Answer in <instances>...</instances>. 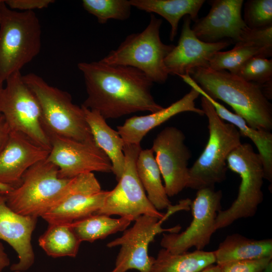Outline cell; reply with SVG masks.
Listing matches in <instances>:
<instances>
[{
  "instance_id": "6da1fadb",
  "label": "cell",
  "mask_w": 272,
  "mask_h": 272,
  "mask_svg": "<svg viewBox=\"0 0 272 272\" xmlns=\"http://www.w3.org/2000/svg\"><path fill=\"white\" fill-rule=\"evenodd\" d=\"M78 67L83 75L87 93L82 106L99 112L105 119L163 108L151 94L153 83L135 68L101 60L80 62Z\"/></svg>"
},
{
  "instance_id": "7a4b0ae2",
  "label": "cell",
  "mask_w": 272,
  "mask_h": 272,
  "mask_svg": "<svg viewBox=\"0 0 272 272\" xmlns=\"http://www.w3.org/2000/svg\"><path fill=\"white\" fill-rule=\"evenodd\" d=\"M189 75L210 97L230 106L250 127L266 131L272 129V106L257 85L209 67L196 68Z\"/></svg>"
},
{
  "instance_id": "3957f363",
  "label": "cell",
  "mask_w": 272,
  "mask_h": 272,
  "mask_svg": "<svg viewBox=\"0 0 272 272\" xmlns=\"http://www.w3.org/2000/svg\"><path fill=\"white\" fill-rule=\"evenodd\" d=\"M201 106L208 120L209 139L203 151L189 168L186 187L197 190L215 188L217 183L226 179L227 157L241 144V135L238 129L222 119L203 96Z\"/></svg>"
},
{
  "instance_id": "277c9868",
  "label": "cell",
  "mask_w": 272,
  "mask_h": 272,
  "mask_svg": "<svg viewBox=\"0 0 272 272\" xmlns=\"http://www.w3.org/2000/svg\"><path fill=\"white\" fill-rule=\"evenodd\" d=\"M41 29L34 11L9 8L0 0V83L31 61L41 49Z\"/></svg>"
},
{
  "instance_id": "5b68a950",
  "label": "cell",
  "mask_w": 272,
  "mask_h": 272,
  "mask_svg": "<svg viewBox=\"0 0 272 272\" xmlns=\"http://www.w3.org/2000/svg\"><path fill=\"white\" fill-rule=\"evenodd\" d=\"M73 178L59 177L55 165L46 159L42 160L29 168L20 184L5 194L7 205L18 214L41 217L68 194Z\"/></svg>"
},
{
  "instance_id": "8992f818",
  "label": "cell",
  "mask_w": 272,
  "mask_h": 272,
  "mask_svg": "<svg viewBox=\"0 0 272 272\" xmlns=\"http://www.w3.org/2000/svg\"><path fill=\"white\" fill-rule=\"evenodd\" d=\"M40 105L47 132L82 142H95L82 106L74 104L67 92L49 85L34 73L23 75Z\"/></svg>"
},
{
  "instance_id": "52a82bcc",
  "label": "cell",
  "mask_w": 272,
  "mask_h": 272,
  "mask_svg": "<svg viewBox=\"0 0 272 272\" xmlns=\"http://www.w3.org/2000/svg\"><path fill=\"white\" fill-rule=\"evenodd\" d=\"M162 19L152 14L148 25L142 32L128 35L116 49L100 60L109 64L133 67L144 73L153 83H165L169 74L164 60L175 45L162 42Z\"/></svg>"
},
{
  "instance_id": "ba28073f",
  "label": "cell",
  "mask_w": 272,
  "mask_h": 272,
  "mask_svg": "<svg viewBox=\"0 0 272 272\" xmlns=\"http://www.w3.org/2000/svg\"><path fill=\"white\" fill-rule=\"evenodd\" d=\"M227 165L239 175L241 182L237 198L231 206L218 212L215 222L217 230L229 226L237 220L254 216L263 199L261 189L264 179L263 164L251 144L241 143L233 150L227 157Z\"/></svg>"
},
{
  "instance_id": "9c48e42d",
  "label": "cell",
  "mask_w": 272,
  "mask_h": 272,
  "mask_svg": "<svg viewBox=\"0 0 272 272\" xmlns=\"http://www.w3.org/2000/svg\"><path fill=\"white\" fill-rule=\"evenodd\" d=\"M0 91V112L11 131L21 132L40 146L50 150L44 128L41 110L34 93L23 79L21 72L11 75Z\"/></svg>"
},
{
  "instance_id": "30bf717a",
  "label": "cell",
  "mask_w": 272,
  "mask_h": 272,
  "mask_svg": "<svg viewBox=\"0 0 272 272\" xmlns=\"http://www.w3.org/2000/svg\"><path fill=\"white\" fill-rule=\"evenodd\" d=\"M141 150V145L124 144L123 172L117 180V184L109 191L103 205L96 214L118 215L131 222L142 215L159 219L164 217L165 214L158 211L149 200L138 176L136 162Z\"/></svg>"
},
{
  "instance_id": "8fae6325",
  "label": "cell",
  "mask_w": 272,
  "mask_h": 272,
  "mask_svg": "<svg viewBox=\"0 0 272 272\" xmlns=\"http://www.w3.org/2000/svg\"><path fill=\"white\" fill-rule=\"evenodd\" d=\"M173 212L167 210L161 219L142 215L134 221L133 226L123 231L119 237L109 242L107 246H120L114 268L109 272H127L130 269L140 272H151L155 257L148 254L150 244L155 236L161 233H178L181 227L177 225L170 228L162 227V224Z\"/></svg>"
},
{
  "instance_id": "7c38bea8",
  "label": "cell",
  "mask_w": 272,
  "mask_h": 272,
  "mask_svg": "<svg viewBox=\"0 0 272 272\" xmlns=\"http://www.w3.org/2000/svg\"><path fill=\"white\" fill-rule=\"evenodd\" d=\"M222 197L221 190L210 188L198 190L190 205L192 220L189 226L180 233H163L161 247L173 253H184L193 247L203 250L217 231L215 222L221 210Z\"/></svg>"
},
{
  "instance_id": "4fadbf2b",
  "label": "cell",
  "mask_w": 272,
  "mask_h": 272,
  "mask_svg": "<svg viewBox=\"0 0 272 272\" xmlns=\"http://www.w3.org/2000/svg\"><path fill=\"white\" fill-rule=\"evenodd\" d=\"M46 132L50 144L46 160L58 168L59 177L72 179L95 171H112L109 158L95 142H82Z\"/></svg>"
},
{
  "instance_id": "5bb4252c",
  "label": "cell",
  "mask_w": 272,
  "mask_h": 272,
  "mask_svg": "<svg viewBox=\"0 0 272 272\" xmlns=\"http://www.w3.org/2000/svg\"><path fill=\"white\" fill-rule=\"evenodd\" d=\"M183 132L174 126L164 128L153 141L152 150L164 181L168 197L186 188L188 181V162L191 153L184 143Z\"/></svg>"
},
{
  "instance_id": "9a60e30c",
  "label": "cell",
  "mask_w": 272,
  "mask_h": 272,
  "mask_svg": "<svg viewBox=\"0 0 272 272\" xmlns=\"http://www.w3.org/2000/svg\"><path fill=\"white\" fill-rule=\"evenodd\" d=\"M108 193L101 189L93 173L82 174L73 178L71 189L63 199L41 218L48 224L72 223L96 214Z\"/></svg>"
},
{
  "instance_id": "2e32d148",
  "label": "cell",
  "mask_w": 272,
  "mask_h": 272,
  "mask_svg": "<svg viewBox=\"0 0 272 272\" xmlns=\"http://www.w3.org/2000/svg\"><path fill=\"white\" fill-rule=\"evenodd\" d=\"M211 8L207 15L198 19L191 29L196 36L207 43H215L227 38L235 43L248 28L241 16L243 0L209 1Z\"/></svg>"
},
{
  "instance_id": "e0dca14e",
  "label": "cell",
  "mask_w": 272,
  "mask_h": 272,
  "mask_svg": "<svg viewBox=\"0 0 272 272\" xmlns=\"http://www.w3.org/2000/svg\"><path fill=\"white\" fill-rule=\"evenodd\" d=\"M191 22L189 16L184 17L178 44L165 59V65L169 75L179 76L189 75L196 68L209 67L211 57L231 44L230 40L215 43L200 40L192 31Z\"/></svg>"
},
{
  "instance_id": "ac0fdd59",
  "label": "cell",
  "mask_w": 272,
  "mask_h": 272,
  "mask_svg": "<svg viewBox=\"0 0 272 272\" xmlns=\"http://www.w3.org/2000/svg\"><path fill=\"white\" fill-rule=\"evenodd\" d=\"M49 152L23 133L11 131L0 151V183L14 188L17 186L24 173L36 163L46 159Z\"/></svg>"
},
{
  "instance_id": "d6986e66",
  "label": "cell",
  "mask_w": 272,
  "mask_h": 272,
  "mask_svg": "<svg viewBox=\"0 0 272 272\" xmlns=\"http://www.w3.org/2000/svg\"><path fill=\"white\" fill-rule=\"evenodd\" d=\"M37 221L36 217L13 211L7 205L5 193L0 194V239L12 247L19 258L18 262L11 266L13 271H26L34 263L31 238Z\"/></svg>"
},
{
  "instance_id": "ffe728a7",
  "label": "cell",
  "mask_w": 272,
  "mask_h": 272,
  "mask_svg": "<svg viewBox=\"0 0 272 272\" xmlns=\"http://www.w3.org/2000/svg\"><path fill=\"white\" fill-rule=\"evenodd\" d=\"M200 94L193 88L182 98L167 107L144 116L128 118L117 127V131L124 144L140 145L143 138L152 129L184 112H192L203 115L201 109L196 107L195 101Z\"/></svg>"
},
{
  "instance_id": "44dd1931",
  "label": "cell",
  "mask_w": 272,
  "mask_h": 272,
  "mask_svg": "<svg viewBox=\"0 0 272 272\" xmlns=\"http://www.w3.org/2000/svg\"><path fill=\"white\" fill-rule=\"evenodd\" d=\"M183 81L206 98L213 105L218 115L223 120L234 125L241 135L249 138L255 145L261 157L264 167V179L272 181V134L270 131L260 130L248 126L245 120L239 115L228 110L205 92L189 76L184 77Z\"/></svg>"
},
{
  "instance_id": "7402d4cb",
  "label": "cell",
  "mask_w": 272,
  "mask_h": 272,
  "mask_svg": "<svg viewBox=\"0 0 272 272\" xmlns=\"http://www.w3.org/2000/svg\"><path fill=\"white\" fill-rule=\"evenodd\" d=\"M85 119L96 145L107 156L112 165V172L116 180L124 167V143L118 131L111 128L101 114L83 107Z\"/></svg>"
},
{
  "instance_id": "603a6c76",
  "label": "cell",
  "mask_w": 272,
  "mask_h": 272,
  "mask_svg": "<svg viewBox=\"0 0 272 272\" xmlns=\"http://www.w3.org/2000/svg\"><path fill=\"white\" fill-rule=\"evenodd\" d=\"M217 264L272 257V240H255L238 233L227 236L214 251Z\"/></svg>"
},
{
  "instance_id": "cb8c5ba5",
  "label": "cell",
  "mask_w": 272,
  "mask_h": 272,
  "mask_svg": "<svg viewBox=\"0 0 272 272\" xmlns=\"http://www.w3.org/2000/svg\"><path fill=\"white\" fill-rule=\"evenodd\" d=\"M130 4L137 9L150 13H156L170 24L169 38L173 41L176 37L180 20L189 16L194 22L205 0H130Z\"/></svg>"
},
{
  "instance_id": "d4e9b609",
  "label": "cell",
  "mask_w": 272,
  "mask_h": 272,
  "mask_svg": "<svg viewBox=\"0 0 272 272\" xmlns=\"http://www.w3.org/2000/svg\"><path fill=\"white\" fill-rule=\"evenodd\" d=\"M137 171L147 197L159 211L168 209L171 202L161 180V174L152 149L141 150L136 162Z\"/></svg>"
},
{
  "instance_id": "484cf974",
  "label": "cell",
  "mask_w": 272,
  "mask_h": 272,
  "mask_svg": "<svg viewBox=\"0 0 272 272\" xmlns=\"http://www.w3.org/2000/svg\"><path fill=\"white\" fill-rule=\"evenodd\" d=\"M215 263L214 251L173 253L163 248L155 258L151 272H200Z\"/></svg>"
},
{
  "instance_id": "4316f807",
  "label": "cell",
  "mask_w": 272,
  "mask_h": 272,
  "mask_svg": "<svg viewBox=\"0 0 272 272\" xmlns=\"http://www.w3.org/2000/svg\"><path fill=\"white\" fill-rule=\"evenodd\" d=\"M131 222V220L123 217L114 219L105 215L94 214L70 223V225L81 242H93L125 230Z\"/></svg>"
},
{
  "instance_id": "83f0119b",
  "label": "cell",
  "mask_w": 272,
  "mask_h": 272,
  "mask_svg": "<svg viewBox=\"0 0 272 272\" xmlns=\"http://www.w3.org/2000/svg\"><path fill=\"white\" fill-rule=\"evenodd\" d=\"M38 242L46 254L53 258L75 257L81 243L70 224H48Z\"/></svg>"
},
{
  "instance_id": "f1b7e54d",
  "label": "cell",
  "mask_w": 272,
  "mask_h": 272,
  "mask_svg": "<svg viewBox=\"0 0 272 272\" xmlns=\"http://www.w3.org/2000/svg\"><path fill=\"white\" fill-rule=\"evenodd\" d=\"M272 55V51L261 48L254 43L239 41L228 51H219L210 59L209 67L218 71H228L235 74L239 69L249 59L259 56L268 58Z\"/></svg>"
},
{
  "instance_id": "f546056e",
  "label": "cell",
  "mask_w": 272,
  "mask_h": 272,
  "mask_svg": "<svg viewBox=\"0 0 272 272\" xmlns=\"http://www.w3.org/2000/svg\"><path fill=\"white\" fill-rule=\"evenodd\" d=\"M259 86L266 97L272 98V59L255 56L247 61L234 74Z\"/></svg>"
},
{
  "instance_id": "4dcf8cb0",
  "label": "cell",
  "mask_w": 272,
  "mask_h": 272,
  "mask_svg": "<svg viewBox=\"0 0 272 272\" xmlns=\"http://www.w3.org/2000/svg\"><path fill=\"white\" fill-rule=\"evenodd\" d=\"M82 3L84 9L95 16L100 24H105L110 19L124 20L130 14L129 1L83 0Z\"/></svg>"
},
{
  "instance_id": "1f68e13d",
  "label": "cell",
  "mask_w": 272,
  "mask_h": 272,
  "mask_svg": "<svg viewBox=\"0 0 272 272\" xmlns=\"http://www.w3.org/2000/svg\"><path fill=\"white\" fill-rule=\"evenodd\" d=\"M243 19L250 29H260L272 26V1H247L244 4Z\"/></svg>"
},
{
  "instance_id": "d6a6232c",
  "label": "cell",
  "mask_w": 272,
  "mask_h": 272,
  "mask_svg": "<svg viewBox=\"0 0 272 272\" xmlns=\"http://www.w3.org/2000/svg\"><path fill=\"white\" fill-rule=\"evenodd\" d=\"M272 261V257L228 262L219 265L222 272H261Z\"/></svg>"
},
{
  "instance_id": "836d02e7",
  "label": "cell",
  "mask_w": 272,
  "mask_h": 272,
  "mask_svg": "<svg viewBox=\"0 0 272 272\" xmlns=\"http://www.w3.org/2000/svg\"><path fill=\"white\" fill-rule=\"evenodd\" d=\"M239 41L251 42L272 51V26L260 29L248 28L242 34Z\"/></svg>"
},
{
  "instance_id": "e575fe53",
  "label": "cell",
  "mask_w": 272,
  "mask_h": 272,
  "mask_svg": "<svg viewBox=\"0 0 272 272\" xmlns=\"http://www.w3.org/2000/svg\"><path fill=\"white\" fill-rule=\"evenodd\" d=\"M10 9L20 12L34 11L48 7L54 3L53 0H3Z\"/></svg>"
},
{
  "instance_id": "d590c367",
  "label": "cell",
  "mask_w": 272,
  "mask_h": 272,
  "mask_svg": "<svg viewBox=\"0 0 272 272\" xmlns=\"http://www.w3.org/2000/svg\"><path fill=\"white\" fill-rule=\"evenodd\" d=\"M11 132L3 115L0 112V151L6 144Z\"/></svg>"
},
{
  "instance_id": "8d00e7d4",
  "label": "cell",
  "mask_w": 272,
  "mask_h": 272,
  "mask_svg": "<svg viewBox=\"0 0 272 272\" xmlns=\"http://www.w3.org/2000/svg\"><path fill=\"white\" fill-rule=\"evenodd\" d=\"M10 259L5 251L2 243L0 242V272H2L6 267L10 265Z\"/></svg>"
},
{
  "instance_id": "74e56055",
  "label": "cell",
  "mask_w": 272,
  "mask_h": 272,
  "mask_svg": "<svg viewBox=\"0 0 272 272\" xmlns=\"http://www.w3.org/2000/svg\"><path fill=\"white\" fill-rule=\"evenodd\" d=\"M200 272H222V270L219 265L213 264L206 267Z\"/></svg>"
},
{
  "instance_id": "f35d334b",
  "label": "cell",
  "mask_w": 272,
  "mask_h": 272,
  "mask_svg": "<svg viewBox=\"0 0 272 272\" xmlns=\"http://www.w3.org/2000/svg\"><path fill=\"white\" fill-rule=\"evenodd\" d=\"M14 188L13 187L0 183V191L4 193H7Z\"/></svg>"
},
{
  "instance_id": "ab89813d",
  "label": "cell",
  "mask_w": 272,
  "mask_h": 272,
  "mask_svg": "<svg viewBox=\"0 0 272 272\" xmlns=\"http://www.w3.org/2000/svg\"><path fill=\"white\" fill-rule=\"evenodd\" d=\"M272 271V261H271L267 266L261 272H271Z\"/></svg>"
},
{
  "instance_id": "60d3db41",
  "label": "cell",
  "mask_w": 272,
  "mask_h": 272,
  "mask_svg": "<svg viewBox=\"0 0 272 272\" xmlns=\"http://www.w3.org/2000/svg\"><path fill=\"white\" fill-rule=\"evenodd\" d=\"M3 84H1L0 83V91H1V90L2 89V88H3Z\"/></svg>"
},
{
  "instance_id": "b9f144b4",
  "label": "cell",
  "mask_w": 272,
  "mask_h": 272,
  "mask_svg": "<svg viewBox=\"0 0 272 272\" xmlns=\"http://www.w3.org/2000/svg\"><path fill=\"white\" fill-rule=\"evenodd\" d=\"M13 272H27L26 271H14Z\"/></svg>"
},
{
  "instance_id": "7bdbcfd3",
  "label": "cell",
  "mask_w": 272,
  "mask_h": 272,
  "mask_svg": "<svg viewBox=\"0 0 272 272\" xmlns=\"http://www.w3.org/2000/svg\"><path fill=\"white\" fill-rule=\"evenodd\" d=\"M1 193H3V192H2V191H0V194H1Z\"/></svg>"
}]
</instances>
